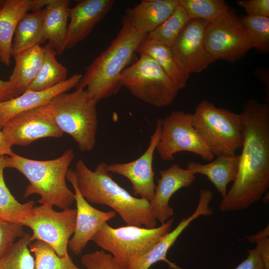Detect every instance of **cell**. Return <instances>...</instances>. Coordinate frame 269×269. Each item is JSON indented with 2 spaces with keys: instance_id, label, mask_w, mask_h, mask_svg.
Masks as SVG:
<instances>
[{
  "instance_id": "obj_1",
  "label": "cell",
  "mask_w": 269,
  "mask_h": 269,
  "mask_svg": "<svg viewBox=\"0 0 269 269\" xmlns=\"http://www.w3.org/2000/svg\"><path fill=\"white\" fill-rule=\"evenodd\" d=\"M244 140L237 175L219 205L221 211L242 210L260 200L269 187V104L251 99L240 113Z\"/></svg>"
},
{
  "instance_id": "obj_2",
  "label": "cell",
  "mask_w": 269,
  "mask_h": 269,
  "mask_svg": "<svg viewBox=\"0 0 269 269\" xmlns=\"http://www.w3.org/2000/svg\"><path fill=\"white\" fill-rule=\"evenodd\" d=\"M74 170L78 188L88 202L111 207L127 225L156 227L157 220L152 215L149 202L133 196L120 186L108 171L106 162H100L92 170L80 159Z\"/></svg>"
},
{
  "instance_id": "obj_3",
  "label": "cell",
  "mask_w": 269,
  "mask_h": 269,
  "mask_svg": "<svg viewBox=\"0 0 269 269\" xmlns=\"http://www.w3.org/2000/svg\"><path fill=\"white\" fill-rule=\"evenodd\" d=\"M121 27L110 45L86 68L76 89H85L97 103L117 94L122 87L120 76L147 35L138 31L123 15Z\"/></svg>"
},
{
  "instance_id": "obj_4",
  "label": "cell",
  "mask_w": 269,
  "mask_h": 269,
  "mask_svg": "<svg viewBox=\"0 0 269 269\" xmlns=\"http://www.w3.org/2000/svg\"><path fill=\"white\" fill-rule=\"evenodd\" d=\"M74 156L73 149L68 148L59 157L50 160L29 159L14 152L5 156V159L7 168L16 169L29 181L24 198L38 194L39 203L64 210L75 202L74 193L66 182L67 172Z\"/></svg>"
},
{
  "instance_id": "obj_5",
  "label": "cell",
  "mask_w": 269,
  "mask_h": 269,
  "mask_svg": "<svg viewBox=\"0 0 269 269\" xmlns=\"http://www.w3.org/2000/svg\"><path fill=\"white\" fill-rule=\"evenodd\" d=\"M97 104L85 89H76L57 95L46 105L60 130L73 138L82 152L92 150L96 144Z\"/></svg>"
},
{
  "instance_id": "obj_6",
  "label": "cell",
  "mask_w": 269,
  "mask_h": 269,
  "mask_svg": "<svg viewBox=\"0 0 269 269\" xmlns=\"http://www.w3.org/2000/svg\"><path fill=\"white\" fill-rule=\"evenodd\" d=\"M192 123L214 156L236 155L242 147L244 126L240 114L202 100L192 114Z\"/></svg>"
},
{
  "instance_id": "obj_7",
  "label": "cell",
  "mask_w": 269,
  "mask_h": 269,
  "mask_svg": "<svg viewBox=\"0 0 269 269\" xmlns=\"http://www.w3.org/2000/svg\"><path fill=\"white\" fill-rule=\"evenodd\" d=\"M139 57L125 68L121 84L134 97L156 107L170 105L179 91L161 67L149 56Z\"/></svg>"
},
{
  "instance_id": "obj_8",
  "label": "cell",
  "mask_w": 269,
  "mask_h": 269,
  "mask_svg": "<svg viewBox=\"0 0 269 269\" xmlns=\"http://www.w3.org/2000/svg\"><path fill=\"white\" fill-rule=\"evenodd\" d=\"M173 222L171 218L161 226L153 228L132 225L113 228L106 223L92 241L103 250L128 265L169 232Z\"/></svg>"
},
{
  "instance_id": "obj_9",
  "label": "cell",
  "mask_w": 269,
  "mask_h": 269,
  "mask_svg": "<svg viewBox=\"0 0 269 269\" xmlns=\"http://www.w3.org/2000/svg\"><path fill=\"white\" fill-rule=\"evenodd\" d=\"M53 207L48 204L34 206L20 225L32 230V242H44L62 257L68 254V243L75 229L76 209L69 208L58 212Z\"/></svg>"
},
{
  "instance_id": "obj_10",
  "label": "cell",
  "mask_w": 269,
  "mask_h": 269,
  "mask_svg": "<svg viewBox=\"0 0 269 269\" xmlns=\"http://www.w3.org/2000/svg\"><path fill=\"white\" fill-rule=\"evenodd\" d=\"M204 42L208 52L216 60L231 63L235 62L253 48L241 17L230 8L216 20L207 23Z\"/></svg>"
},
{
  "instance_id": "obj_11",
  "label": "cell",
  "mask_w": 269,
  "mask_h": 269,
  "mask_svg": "<svg viewBox=\"0 0 269 269\" xmlns=\"http://www.w3.org/2000/svg\"><path fill=\"white\" fill-rule=\"evenodd\" d=\"M156 150L165 161L174 160V155L181 151L192 152L209 162L215 157L194 129L192 114L181 111H172L161 119V136Z\"/></svg>"
},
{
  "instance_id": "obj_12",
  "label": "cell",
  "mask_w": 269,
  "mask_h": 269,
  "mask_svg": "<svg viewBox=\"0 0 269 269\" xmlns=\"http://www.w3.org/2000/svg\"><path fill=\"white\" fill-rule=\"evenodd\" d=\"M1 131L12 146H27L40 138H60L64 134L46 105L14 116L3 126Z\"/></svg>"
},
{
  "instance_id": "obj_13",
  "label": "cell",
  "mask_w": 269,
  "mask_h": 269,
  "mask_svg": "<svg viewBox=\"0 0 269 269\" xmlns=\"http://www.w3.org/2000/svg\"><path fill=\"white\" fill-rule=\"evenodd\" d=\"M161 133V119H157L149 144L144 152L136 159L126 163L107 164L110 173L124 176L129 180L133 193L149 202L153 198L155 185L152 168L153 156Z\"/></svg>"
},
{
  "instance_id": "obj_14",
  "label": "cell",
  "mask_w": 269,
  "mask_h": 269,
  "mask_svg": "<svg viewBox=\"0 0 269 269\" xmlns=\"http://www.w3.org/2000/svg\"><path fill=\"white\" fill-rule=\"evenodd\" d=\"M207 23L201 19H190L171 47L180 65L189 74L200 73L216 61L204 42Z\"/></svg>"
},
{
  "instance_id": "obj_15",
  "label": "cell",
  "mask_w": 269,
  "mask_h": 269,
  "mask_svg": "<svg viewBox=\"0 0 269 269\" xmlns=\"http://www.w3.org/2000/svg\"><path fill=\"white\" fill-rule=\"evenodd\" d=\"M66 179L74 189L77 212L75 229L68 247L72 253L78 256L103 225L114 218L117 213L114 210L101 211L91 205L78 188L74 170L68 169Z\"/></svg>"
},
{
  "instance_id": "obj_16",
  "label": "cell",
  "mask_w": 269,
  "mask_h": 269,
  "mask_svg": "<svg viewBox=\"0 0 269 269\" xmlns=\"http://www.w3.org/2000/svg\"><path fill=\"white\" fill-rule=\"evenodd\" d=\"M213 196L209 189H201L197 206L193 213L187 218L182 219L173 230L164 235L147 252L128 264V269H149L159 261H164L172 269H181L166 258L170 248L178 237L190 223L200 216L211 215L213 211L209 203Z\"/></svg>"
},
{
  "instance_id": "obj_17",
  "label": "cell",
  "mask_w": 269,
  "mask_h": 269,
  "mask_svg": "<svg viewBox=\"0 0 269 269\" xmlns=\"http://www.w3.org/2000/svg\"><path fill=\"white\" fill-rule=\"evenodd\" d=\"M114 0H81L69 9L65 49L84 40L113 7Z\"/></svg>"
},
{
  "instance_id": "obj_18",
  "label": "cell",
  "mask_w": 269,
  "mask_h": 269,
  "mask_svg": "<svg viewBox=\"0 0 269 269\" xmlns=\"http://www.w3.org/2000/svg\"><path fill=\"white\" fill-rule=\"evenodd\" d=\"M159 172L160 177L157 179L154 196L149 201V206L154 218L163 223L174 214L173 208L169 205L172 196L180 189L190 186L196 177L189 170L175 163Z\"/></svg>"
},
{
  "instance_id": "obj_19",
  "label": "cell",
  "mask_w": 269,
  "mask_h": 269,
  "mask_svg": "<svg viewBox=\"0 0 269 269\" xmlns=\"http://www.w3.org/2000/svg\"><path fill=\"white\" fill-rule=\"evenodd\" d=\"M76 73L65 81L41 91L27 90L20 95L0 102V129L14 116L25 111L47 105L55 96L76 87L82 77Z\"/></svg>"
},
{
  "instance_id": "obj_20",
  "label": "cell",
  "mask_w": 269,
  "mask_h": 269,
  "mask_svg": "<svg viewBox=\"0 0 269 269\" xmlns=\"http://www.w3.org/2000/svg\"><path fill=\"white\" fill-rule=\"evenodd\" d=\"M50 0H5L0 8V62L8 66L11 63L12 44L17 25L29 10L41 9Z\"/></svg>"
},
{
  "instance_id": "obj_21",
  "label": "cell",
  "mask_w": 269,
  "mask_h": 269,
  "mask_svg": "<svg viewBox=\"0 0 269 269\" xmlns=\"http://www.w3.org/2000/svg\"><path fill=\"white\" fill-rule=\"evenodd\" d=\"M179 4L178 0H142L124 14L140 33L147 34L162 23Z\"/></svg>"
},
{
  "instance_id": "obj_22",
  "label": "cell",
  "mask_w": 269,
  "mask_h": 269,
  "mask_svg": "<svg viewBox=\"0 0 269 269\" xmlns=\"http://www.w3.org/2000/svg\"><path fill=\"white\" fill-rule=\"evenodd\" d=\"M70 2L68 0H50L44 8V39L57 55H61L65 50Z\"/></svg>"
},
{
  "instance_id": "obj_23",
  "label": "cell",
  "mask_w": 269,
  "mask_h": 269,
  "mask_svg": "<svg viewBox=\"0 0 269 269\" xmlns=\"http://www.w3.org/2000/svg\"><path fill=\"white\" fill-rule=\"evenodd\" d=\"M239 161V155L219 156L206 164L194 161L188 162L186 169L194 174L199 173L206 176L224 198L228 192V184L236 178Z\"/></svg>"
},
{
  "instance_id": "obj_24",
  "label": "cell",
  "mask_w": 269,
  "mask_h": 269,
  "mask_svg": "<svg viewBox=\"0 0 269 269\" xmlns=\"http://www.w3.org/2000/svg\"><path fill=\"white\" fill-rule=\"evenodd\" d=\"M135 52L151 57L161 67L179 90L185 86L190 74L182 68L170 47L150 41L146 35L140 42Z\"/></svg>"
},
{
  "instance_id": "obj_25",
  "label": "cell",
  "mask_w": 269,
  "mask_h": 269,
  "mask_svg": "<svg viewBox=\"0 0 269 269\" xmlns=\"http://www.w3.org/2000/svg\"><path fill=\"white\" fill-rule=\"evenodd\" d=\"M44 13V8L28 12L20 20L13 37L12 56L45 41L43 31Z\"/></svg>"
},
{
  "instance_id": "obj_26",
  "label": "cell",
  "mask_w": 269,
  "mask_h": 269,
  "mask_svg": "<svg viewBox=\"0 0 269 269\" xmlns=\"http://www.w3.org/2000/svg\"><path fill=\"white\" fill-rule=\"evenodd\" d=\"M44 46L36 45L12 55L15 65L9 81L21 93L27 91L35 78L42 63Z\"/></svg>"
},
{
  "instance_id": "obj_27",
  "label": "cell",
  "mask_w": 269,
  "mask_h": 269,
  "mask_svg": "<svg viewBox=\"0 0 269 269\" xmlns=\"http://www.w3.org/2000/svg\"><path fill=\"white\" fill-rule=\"evenodd\" d=\"M56 53L46 44L42 63L33 81L28 90L44 91L65 81L67 79V69L56 58Z\"/></svg>"
},
{
  "instance_id": "obj_28",
  "label": "cell",
  "mask_w": 269,
  "mask_h": 269,
  "mask_svg": "<svg viewBox=\"0 0 269 269\" xmlns=\"http://www.w3.org/2000/svg\"><path fill=\"white\" fill-rule=\"evenodd\" d=\"M7 167L5 156H0V219L20 224L34 206L35 202L28 201L24 203L18 202L11 193L4 181V169Z\"/></svg>"
},
{
  "instance_id": "obj_29",
  "label": "cell",
  "mask_w": 269,
  "mask_h": 269,
  "mask_svg": "<svg viewBox=\"0 0 269 269\" xmlns=\"http://www.w3.org/2000/svg\"><path fill=\"white\" fill-rule=\"evenodd\" d=\"M190 20L185 9L179 4L160 25L146 35L150 41L171 47L180 33Z\"/></svg>"
},
{
  "instance_id": "obj_30",
  "label": "cell",
  "mask_w": 269,
  "mask_h": 269,
  "mask_svg": "<svg viewBox=\"0 0 269 269\" xmlns=\"http://www.w3.org/2000/svg\"><path fill=\"white\" fill-rule=\"evenodd\" d=\"M29 250L34 258L35 269H81L68 254L59 256L50 246L41 241L32 242Z\"/></svg>"
},
{
  "instance_id": "obj_31",
  "label": "cell",
  "mask_w": 269,
  "mask_h": 269,
  "mask_svg": "<svg viewBox=\"0 0 269 269\" xmlns=\"http://www.w3.org/2000/svg\"><path fill=\"white\" fill-rule=\"evenodd\" d=\"M31 235L25 233L14 242L0 260V269H35V261L29 250Z\"/></svg>"
},
{
  "instance_id": "obj_32",
  "label": "cell",
  "mask_w": 269,
  "mask_h": 269,
  "mask_svg": "<svg viewBox=\"0 0 269 269\" xmlns=\"http://www.w3.org/2000/svg\"><path fill=\"white\" fill-rule=\"evenodd\" d=\"M190 19H201L207 22L214 21L230 8L223 0H178Z\"/></svg>"
},
{
  "instance_id": "obj_33",
  "label": "cell",
  "mask_w": 269,
  "mask_h": 269,
  "mask_svg": "<svg viewBox=\"0 0 269 269\" xmlns=\"http://www.w3.org/2000/svg\"><path fill=\"white\" fill-rule=\"evenodd\" d=\"M242 22L255 48L260 53L268 54L269 51V17L242 15Z\"/></svg>"
},
{
  "instance_id": "obj_34",
  "label": "cell",
  "mask_w": 269,
  "mask_h": 269,
  "mask_svg": "<svg viewBox=\"0 0 269 269\" xmlns=\"http://www.w3.org/2000/svg\"><path fill=\"white\" fill-rule=\"evenodd\" d=\"M86 269H128V265L104 250L96 251L81 256Z\"/></svg>"
},
{
  "instance_id": "obj_35",
  "label": "cell",
  "mask_w": 269,
  "mask_h": 269,
  "mask_svg": "<svg viewBox=\"0 0 269 269\" xmlns=\"http://www.w3.org/2000/svg\"><path fill=\"white\" fill-rule=\"evenodd\" d=\"M20 224L9 222L0 219V260L17 238L25 233Z\"/></svg>"
},
{
  "instance_id": "obj_36",
  "label": "cell",
  "mask_w": 269,
  "mask_h": 269,
  "mask_svg": "<svg viewBox=\"0 0 269 269\" xmlns=\"http://www.w3.org/2000/svg\"><path fill=\"white\" fill-rule=\"evenodd\" d=\"M247 240L252 243H256L262 261L267 269H269V227L266 226L263 230L256 234L248 236Z\"/></svg>"
},
{
  "instance_id": "obj_37",
  "label": "cell",
  "mask_w": 269,
  "mask_h": 269,
  "mask_svg": "<svg viewBox=\"0 0 269 269\" xmlns=\"http://www.w3.org/2000/svg\"><path fill=\"white\" fill-rule=\"evenodd\" d=\"M237 3L247 15L269 17V0H239Z\"/></svg>"
},
{
  "instance_id": "obj_38",
  "label": "cell",
  "mask_w": 269,
  "mask_h": 269,
  "mask_svg": "<svg viewBox=\"0 0 269 269\" xmlns=\"http://www.w3.org/2000/svg\"><path fill=\"white\" fill-rule=\"evenodd\" d=\"M247 252V257L235 269H267L257 247Z\"/></svg>"
},
{
  "instance_id": "obj_39",
  "label": "cell",
  "mask_w": 269,
  "mask_h": 269,
  "mask_svg": "<svg viewBox=\"0 0 269 269\" xmlns=\"http://www.w3.org/2000/svg\"><path fill=\"white\" fill-rule=\"evenodd\" d=\"M21 93L9 81L0 79V102L16 97Z\"/></svg>"
},
{
  "instance_id": "obj_40",
  "label": "cell",
  "mask_w": 269,
  "mask_h": 269,
  "mask_svg": "<svg viewBox=\"0 0 269 269\" xmlns=\"http://www.w3.org/2000/svg\"><path fill=\"white\" fill-rule=\"evenodd\" d=\"M11 147V144L0 129V156L11 155L13 152Z\"/></svg>"
},
{
  "instance_id": "obj_41",
  "label": "cell",
  "mask_w": 269,
  "mask_h": 269,
  "mask_svg": "<svg viewBox=\"0 0 269 269\" xmlns=\"http://www.w3.org/2000/svg\"><path fill=\"white\" fill-rule=\"evenodd\" d=\"M256 74L258 75L261 81L265 86L266 93L269 94V70L267 68H260L255 71Z\"/></svg>"
},
{
  "instance_id": "obj_42",
  "label": "cell",
  "mask_w": 269,
  "mask_h": 269,
  "mask_svg": "<svg viewBox=\"0 0 269 269\" xmlns=\"http://www.w3.org/2000/svg\"><path fill=\"white\" fill-rule=\"evenodd\" d=\"M5 2V0H0V8L2 7Z\"/></svg>"
}]
</instances>
